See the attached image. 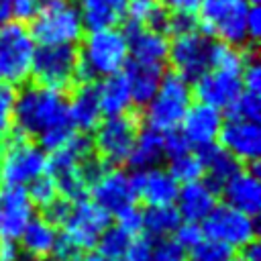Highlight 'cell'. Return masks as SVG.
Wrapping results in <instances>:
<instances>
[{
    "label": "cell",
    "instance_id": "cell-50",
    "mask_svg": "<svg viewBox=\"0 0 261 261\" xmlns=\"http://www.w3.org/2000/svg\"><path fill=\"white\" fill-rule=\"evenodd\" d=\"M245 2H247L249 6H257V4H259V0H245Z\"/></svg>",
    "mask_w": 261,
    "mask_h": 261
},
{
    "label": "cell",
    "instance_id": "cell-8",
    "mask_svg": "<svg viewBox=\"0 0 261 261\" xmlns=\"http://www.w3.org/2000/svg\"><path fill=\"white\" fill-rule=\"evenodd\" d=\"M35 49L27 24L16 20L0 24V77L8 86H22L31 80Z\"/></svg>",
    "mask_w": 261,
    "mask_h": 261
},
{
    "label": "cell",
    "instance_id": "cell-40",
    "mask_svg": "<svg viewBox=\"0 0 261 261\" xmlns=\"http://www.w3.org/2000/svg\"><path fill=\"white\" fill-rule=\"evenodd\" d=\"M116 218V226L122 228L128 237H137L141 234V228H143V208H139L137 204L124 208L120 214L114 216Z\"/></svg>",
    "mask_w": 261,
    "mask_h": 261
},
{
    "label": "cell",
    "instance_id": "cell-38",
    "mask_svg": "<svg viewBox=\"0 0 261 261\" xmlns=\"http://www.w3.org/2000/svg\"><path fill=\"white\" fill-rule=\"evenodd\" d=\"M84 253L86 251L80 245H75L65 232H57L55 243H53V249H51L53 261H82L84 259Z\"/></svg>",
    "mask_w": 261,
    "mask_h": 261
},
{
    "label": "cell",
    "instance_id": "cell-39",
    "mask_svg": "<svg viewBox=\"0 0 261 261\" xmlns=\"http://www.w3.org/2000/svg\"><path fill=\"white\" fill-rule=\"evenodd\" d=\"M198 31V20L196 14L190 12H171L167 14V24H165V37H179L186 33Z\"/></svg>",
    "mask_w": 261,
    "mask_h": 261
},
{
    "label": "cell",
    "instance_id": "cell-33",
    "mask_svg": "<svg viewBox=\"0 0 261 261\" xmlns=\"http://www.w3.org/2000/svg\"><path fill=\"white\" fill-rule=\"evenodd\" d=\"M226 110H228V118L257 122L259 116H261V100H259V94H253V92H245L243 90L237 96V100Z\"/></svg>",
    "mask_w": 261,
    "mask_h": 261
},
{
    "label": "cell",
    "instance_id": "cell-13",
    "mask_svg": "<svg viewBox=\"0 0 261 261\" xmlns=\"http://www.w3.org/2000/svg\"><path fill=\"white\" fill-rule=\"evenodd\" d=\"M92 202L100 206L106 214L116 216L124 208L137 204L135 190L130 184V173L120 167H108L88 190Z\"/></svg>",
    "mask_w": 261,
    "mask_h": 261
},
{
    "label": "cell",
    "instance_id": "cell-7",
    "mask_svg": "<svg viewBox=\"0 0 261 261\" xmlns=\"http://www.w3.org/2000/svg\"><path fill=\"white\" fill-rule=\"evenodd\" d=\"M47 171V153L16 130L0 147V175L6 186H29Z\"/></svg>",
    "mask_w": 261,
    "mask_h": 261
},
{
    "label": "cell",
    "instance_id": "cell-12",
    "mask_svg": "<svg viewBox=\"0 0 261 261\" xmlns=\"http://www.w3.org/2000/svg\"><path fill=\"white\" fill-rule=\"evenodd\" d=\"M110 220L112 216L96 206L92 200H80L73 202L67 222L63 224V232L84 251H92L100 234L110 226Z\"/></svg>",
    "mask_w": 261,
    "mask_h": 261
},
{
    "label": "cell",
    "instance_id": "cell-36",
    "mask_svg": "<svg viewBox=\"0 0 261 261\" xmlns=\"http://www.w3.org/2000/svg\"><path fill=\"white\" fill-rule=\"evenodd\" d=\"M151 261H188V251L173 237L153 239Z\"/></svg>",
    "mask_w": 261,
    "mask_h": 261
},
{
    "label": "cell",
    "instance_id": "cell-30",
    "mask_svg": "<svg viewBox=\"0 0 261 261\" xmlns=\"http://www.w3.org/2000/svg\"><path fill=\"white\" fill-rule=\"evenodd\" d=\"M130 239H133V237H128L122 228H118V226L114 224V226H108V228L100 234V239H98V243H96L94 249H96L106 261L122 259L124 253H126V249H128V245H130Z\"/></svg>",
    "mask_w": 261,
    "mask_h": 261
},
{
    "label": "cell",
    "instance_id": "cell-23",
    "mask_svg": "<svg viewBox=\"0 0 261 261\" xmlns=\"http://www.w3.org/2000/svg\"><path fill=\"white\" fill-rule=\"evenodd\" d=\"M122 73L128 82L130 88V98H133V108L141 110L145 108L151 98L155 96L159 82L165 73L163 65H149V63H139L135 59H128L122 67Z\"/></svg>",
    "mask_w": 261,
    "mask_h": 261
},
{
    "label": "cell",
    "instance_id": "cell-14",
    "mask_svg": "<svg viewBox=\"0 0 261 261\" xmlns=\"http://www.w3.org/2000/svg\"><path fill=\"white\" fill-rule=\"evenodd\" d=\"M220 147L232 155L241 165H255L259 163L261 155V128L257 122L226 118L222 120L218 133Z\"/></svg>",
    "mask_w": 261,
    "mask_h": 261
},
{
    "label": "cell",
    "instance_id": "cell-43",
    "mask_svg": "<svg viewBox=\"0 0 261 261\" xmlns=\"http://www.w3.org/2000/svg\"><path fill=\"white\" fill-rule=\"evenodd\" d=\"M175 237V241L188 251V249H192L196 243H200L202 239H204V234H202V226L198 224V222H179V226L175 228V232H173Z\"/></svg>",
    "mask_w": 261,
    "mask_h": 261
},
{
    "label": "cell",
    "instance_id": "cell-10",
    "mask_svg": "<svg viewBox=\"0 0 261 261\" xmlns=\"http://www.w3.org/2000/svg\"><path fill=\"white\" fill-rule=\"evenodd\" d=\"M212 41L214 39L200 31L173 37L167 49V63L171 65V71L184 77L188 84L196 82L206 69H210Z\"/></svg>",
    "mask_w": 261,
    "mask_h": 261
},
{
    "label": "cell",
    "instance_id": "cell-3",
    "mask_svg": "<svg viewBox=\"0 0 261 261\" xmlns=\"http://www.w3.org/2000/svg\"><path fill=\"white\" fill-rule=\"evenodd\" d=\"M141 126H143V118H141V110L137 108L118 116H106L94 128V137H92L94 155L108 167H118L126 163V157L133 151Z\"/></svg>",
    "mask_w": 261,
    "mask_h": 261
},
{
    "label": "cell",
    "instance_id": "cell-46",
    "mask_svg": "<svg viewBox=\"0 0 261 261\" xmlns=\"http://www.w3.org/2000/svg\"><path fill=\"white\" fill-rule=\"evenodd\" d=\"M163 8L171 10V12H190V14H196L198 6L202 0H157Z\"/></svg>",
    "mask_w": 261,
    "mask_h": 261
},
{
    "label": "cell",
    "instance_id": "cell-5",
    "mask_svg": "<svg viewBox=\"0 0 261 261\" xmlns=\"http://www.w3.org/2000/svg\"><path fill=\"white\" fill-rule=\"evenodd\" d=\"M29 33L39 45H75L84 37L80 10L71 0H47L31 20Z\"/></svg>",
    "mask_w": 261,
    "mask_h": 261
},
{
    "label": "cell",
    "instance_id": "cell-47",
    "mask_svg": "<svg viewBox=\"0 0 261 261\" xmlns=\"http://www.w3.org/2000/svg\"><path fill=\"white\" fill-rule=\"evenodd\" d=\"M239 261H261V245L257 239L239 249Z\"/></svg>",
    "mask_w": 261,
    "mask_h": 261
},
{
    "label": "cell",
    "instance_id": "cell-41",
    "mask_svg": "<svg viewBox=\"0 0 261 261\" xmlns=\"http://www.w3.org/2000/svg\"><path fill=\"white\" fill-rule=\"evenodd\" d=\"M190 149H192V147H190V143L186 141V137L181 135L179 126L163 133V155H165L167 159H175V157L188 153Z\"/></svg>",
    "mask_w": 261,
    "mask_h": 261
},
{
    "label": "cell",
    "instance_id": "cell-18",
    "mask_svg": "<svg viewBox=\"0 0 261 261\" xmlns=\"http://www.w3.org/2000/svg\"><path fill=\"white\" fill-rule=\"evenodd\" d=\"M130 184L137 202L147 206H171L175 202L179 184L163 167H151L130 173Z\"/></svg>",
    "mask_w": 261,
    "mask_h": 261
},
{
    "label": "cell",
    "instance_id": "cell-16",
    "mask_svg": "<svg viewBox=\"0 0 261 261\" xmlns=\"http://www.w3.org/2000/svg\"><path fill=\"white\" fill-rule=\"evenodd\" d=\"M35 206L27 194V188L4 186L0 188V241L16 243L24 226L31 222Z\"/></svg>",
    "mask_w": 261,
    "mask_h": 261
},
{
    "label": "cell",
    "instance_id": "cell-27",
    "mask_svg": "<svg viewBox=\"0 0 261 261\" xmlns=\"http://www.w3.org/2000/svg\"><path fill=\"white\" fill-rule=\"evenodd\" d=\"M98 86V100H100V110L106 116H118L128 110H133V98H130V88L124 77V73H114L104 77Z\"/></svg>",
    "mask_w": 261,
    "mask_h": 261
},
{
    "label": "cell",
    "instance_id": "cell-52",
    "mask_svg": "<svg viewBox=\"0 0 261 261\" xmlns=\"http://www.w3.org/2000/svg\"><path fill=\"white\" fill-rule=\"evenodd\" d=\"M112 261H124V259H112Z\"/></svg>",
    "mask_w": 261,
    "mask_h": 261
},
{
    "label": "cell",
    "instance_id": "cell-49",
    "mask_svg": "<svg viewBox=\"0 0 261 261\" xmlns=\"http://www.w3.org/2000/svg\"><path fill=\"white\" fill-rule=\"evenodd\" d=\"M12 2H14V0H0V24H4V22L10 20V14H12Z\"/></svg>",
    "mask_w": 261,
    "mask_h": 261
},
{
    "label": "cell",
    "instance_id": "cell-4",
    "mask_svg": "<svg viewBox=\"0 0 261 261\" xmlns=\"http://www.w3.org/2000/svg\"><path fill=\"white\" fill-rule=\"evenodd\" d=\"M249 4L245 0H202L196 10L198 31L214 41L247 47V18Z\"/></svg>",
    "mask_w": 261,
    "mask_h": 261
},
{
    "label": "cell",
    "instance_id": "cell-42",
    "mask_svg": "<svg viewBox=\"0 0 261 261\" xmlns=\"http://www.w3.org/2000/svg\"><path fill=\"white\" fill-rule=\"evenodd\" d=\"M151 249H153V239L145 234H137L130 239V245L124 253V261H151Z\"/></svg>",
    "mask_w": 261,
    "mask_h": 261
},
{
    "label": "cell",
    "instance_id": "cell-15",
    "mask_svg": "<svg viewBox=\"0 0 261 261\" xmlns=\"http://www.w3.org/2000/svg\"><path fill=\"white\" fill-rule=\"evenodd\" d=\"M194 86H190L192 96L196 98V102L212 106L216 110L228 108L237 96L243 92V84H241V73L234 71H224V69H206L196 82H192Z\"/></svg>",
    "mask_w": 261,
    "mask_h": 261
},
{
    "label": "cell",
    "instance_id": "cell-22",
    "mask_svg": "<svg viewBox=\"0 0 261 261\" xmlns=\"http://www.w3.org/2000/svg\"><path fill=\"white\" fill-rule=\"evenodd\" d=\"M216 190L206 179L181 184L175 196V210L184 222H202L216 206Z\"/></svg>",
    "mask_w": 261,
    "mask_h": 261
},
{
    "label": "cell",
    "instance_id": "cell-2",
    "mask_svg": "<svg viewBox=\"0 0 261 261\" xmlns=\"http://www.w3.org/2000/svg\"><path fill=\"white\" fill-rule=\"evenodd\" d=\"M128 61V45L120 29L92 31L82 37L77 47V73L75 84L96 82L98 77H108L120 73Z\"/></svg>",
    "mask_w": 261,
    "mask_h": 261
},
{
    "label": "cell",
    "instance_id": "cell-28",
    "mask_svg": "<svg viewBox=\"0 0 261 261\" xmlns=\"http://www.w3.org/2000/svg\"><path fill=\"white\" fill-rule=\"evenodd\" d=\"M57 237V228L45 222L41 216L31 218V222L24 226V230L18 237L22 253H27L31 259H47L51 255L53 243Z\"/></svg>",
    "mask_w": 261,
    "mask_h": 261
},
{
    "label": "cell",
    "instance_id": "cell-1",
    "mask_svg": "<svg viewBox=\"0 0 261 261\" xmlns=\"http://www.w3.org/2000/svg\"><path fill=\"white\" fill-rule=\"evenodd\" d=\"M12 124L18 135L33 139L45 153L61 149L75 135L67 114V92L33 82L16 90Z\"/></svg>",
    "mask_w": 261,
    "mask_h": 261
},
{
    "label": "cell",
    "instance_id": "cell-29",
    "mask_svg": "<svg viewBox=\"0 0 261 261\" xmlns=\"http://www.w3.org/2000/svg\"><path fill=\"white\" fill-rule=\"evenodd\" d=\"M181 218L175 206H147L143 210V228L141 234L149 239H163L171 237L179 226Z\"/></svg>",
    "mask_w": 261,
    "mask_h": 261
},
{
    "label": "cell",
    "instance_id": "cell-48",
    "mask_svg": "<svg viewBox=\"0 0 261 261\" xmlns=\"http://www.w3.org/2000/svg\"><path fill=\"white\" fill-rule=\"evenodd\" d=\"M16 257H18V251L14 243L0 241V261H16Z\"/></svg>",
    "mask_w": 261,
    "mask_h": 261
},
{
    "label": "cell",
    "instance_id": "cell-26",
    "mask_svg": "<svg viewBox=\"0 0 261 261\" xmlns=\"http://www.w3.org/2000/svg\"><path fill=\"white\" fill-rule=\"evenodd\" d=\"M165 159L163 155V133L151 126H141L133 151L126 157V163L133 171L159 167V161Z\"/></svg>",
    "mask_w": 261,
    "mask_h": 261
},
{
    "label": "cell",
    "instance_id": "cell-20",
    "mask_svg": "<svg viewBox=\"0 0 261 261\" xmlns=\"http://www.w3.org/2000/svg\"><path fill=\"white\" fill-rule=\"evenodd\" d=\"M67 114L75 133H94V128L102 120L96 82L75 84L67 92Z\"/></svg>",
    "mask_w": 261,
    "mask_h": 261
},
{
    "label": "cell",
    "instance_id": "cell-9",
    "mask_svg": "<svg viewBox=\"0 0 261 261\" xmlns=\"http://www.w3.org/2000/svg\"><path fill=\"white\" fill-rule=\"evenodd\" d=\"M77 47L75 45H41L35 49L31 77L33 84L69 92L75 86Z\"/></svg>",
    "mask_w": 261,
    "mask_h": 261
},
{
    "label": "cell",
    "instance_id": "cell-32",
    "mask_svg": "<svg viewBox=\"0 0 261 261\" xmlns=\"http://www.w3.org/2000/svg\"><path fill=\"white\" fill-rule=\"evenodd\" d=\"M234 259V249L212 241V239H202L196 243L192 249H188V261H232Z\"/></svg>",
    "mask_w": 261,
    "mask_h": 261
},
{
    "label": "cell",
    "instance_id": "cell-25",
    "mask_svg": "<svg viewBox=\"0 0 261 261\" xmlns=\"http://www.w3.org/2000/svg\"><path fill=\"white\" fill-rule=\"evenodd\" d=\"M196 155L204 167V175H206V181L218 192L220 186L224 181H228L234 173H239L245 165H241L232 155H228L220 145L212 143V145H206V147H200L196 149Z\"/></svg>",
    "mask_w": 261,
    "mask_h": 261
},
{
    "label": "cell",
    "instance_id": "cell-17",
    "mask_svg": "<svg viewBox=\"0 0 261 261\" xmlns=\"http://www.w3.org/2000/svg\"><path fill=\"white\" fill-rule=\"evenodd\" d=\"M224 198V204L255 218L261 210V181H259V163L243 167L218 190Z\"/></svg>",
    "mask_w": 261,
    "mask_h": 261
},
{
    "label": "cell",
    "instance_id": "cell-19",
    "mask_svg": "<svg viewBox=\"0 0 261 261\" xmlns=\"http://www.w3.org/2000/svg\"><path fill=\"white\" fill-rule=\"evenodd\" d=\"M126 45H128V59H135L139 63L149 65H163L167 63V49L169 39L157 31H151L139 22L124 20V27L120 29Z\"/></svg>",
    "mask_w": 261,
    "mask_h": 261
},
{
    "label": "cell",
    "instance_id": "cell-34",
    "mask_svg": "<svg viewBox=\"0 0 261 261\" xmlns=\"http://www.w3.org/2000/svg\"><path fill=\"white\" fill-rule=\"evenodd\" d=\"M27 194H29V198H31L33 206H37L39 210H41V208H45L49 202H53V200L59 196L57 186H55V181L51 179V175H49L47 171L29 184Z\"/></svg>",
    "mask_w": 261,
    "mask_h": 261
},
{
    "label": "cell",
    "instance_id": "cell-21",
    "mask_svg": "<svg viewBox=\"0 0 261 261\" xmlns=\"http://www.w3.org/2000/svg\"><path fill=\"white\" fill-rule=\"evenodd\" d=\"M179 124H181L179 130L190 143V147L200 149V147L216 143L220 126H222V114L220 110L212 106L196 102V104H190Z\"/></svg>",
    "mask_w": 261,
    "mask_h": 261
},
{
    "label": "cell",
    "instance_id": "cell-37",
    "mask_svg": "<svg viewBox=\"0 0 261 261\" xmlns=\"http://www.w3.org/2000/svg\"><path fill=\"white\" fill-rule=\"evenodd\" d=\"M71 206H73V202L57 196L53 202H49L45 208H41V218L55 228H63V224L67 222V216L71 212Z\"/></svg>",
    "mask_w": 261,
    "mask_h": 261
},
{
    "label": "cell",
    "instance_id": "cell-54",
    "mask_svg": "<svg viewBox=\"0 0 261 261\" xmlns=\"http://www.w3.org/2000/svg\"><path fill=\"white\" fill-rule=\"evenodd\" d=\"M0 181H2V175H0Z\"/></svg>",
    "mask_w": 261,
    "mask_h": 261
},
{
    "label": "cell",
    "instance_id": "cell-44",
    "mask_svg": "<svg viewBox=\"0 0 261 261\" xmlns=\"http://www.w3.org/2000/svg\"><path fill=\"white\" fill-rule=\"evenodd\" d=\"M47 0H14L12 2V14H10V18H14L16 22L27 24V22H31L39 14V10H41V6Z\"/></svg>",
    "mask_w": 261,
    "mask_h": 261
},
{
    "label": "cell",
    "instance_id": "cell-45",
    "mask_svg": "<svg viewBox=\"0 0 261 261\" xmlns=\"http://www.w3.org/2000/svg\"><path fill=\"white\" fill-rule=\"evenodd\" d=\"M245 31H247V41H251V45H255L257 39L261 37V12H259V6H249L247 18H245Z\"/></svg>",
    "mask_w": 261,
    "mask_h": 261
},
{
    "label": "cell",
    "instance_id": "cell-53",
    "mask_svg": "<svg viewBox=\"0 0 261 261\" xmlns=\"http://www.w3.org/2000/svg\"><path fill=\"white\" fill-rule=\"evenodd\" d=\"M232 261H239V259H232Z\"/></svg>",
    "mask_w": 261,
    "mask_h": 261
},
{
    "label": "cell",
    "instance_id": "cell-6",
    "mask_svg": "<svg viewBox=\"0 0 261 261\" xmlns=\"http://www.w3.org/2000/svg\"><path fill=\"white\" fill-rule=\"evenodd\" d=\"M190 102H192L190 84L177 73L165 71L155 96L145 106V110H141V118L143 122H147V126L165 133L179 126L186 110L190 108Z\"/></svg>",
    "mask_w": 261,
    "mask_h": 261
},
{
    "label": "cell",
    "instance_id": "cell-11",
    "mask_svg": "<svg viewBox=\"0 0 261 261\" xmlns=\"http://www.w3.org/2000/svg\"><path fill=\"white\" fill-rule=\"evenodd\" d=\"M200 226H202V234L206 239L224 243V245L232 247L234 251L257 239L255 218H251L226 204H220V206L216 204L214 210L202 220Z\"/></svg>",
    "mask_w": 261,
    "mask_h": 261
},
{
    "label": "cell",
    "instance_id": "cell-35",
    "mask_svg": "<svg viewBox=\"0 0 261 261\" xmlns=\"http://www.w3.org/2000/svg\"><path fill=\"white\" fill-rule=\"evenodd\" d=\"M14 98H16V88L8 84H0V147L14 130V124H12Z\"/></svg>",
    "mask_w": 261,
    "mask_h": 261
},
{
    "label": "cell",
    "instance_id": "cell-51",
    "mask_svg": "<svg viewBox=\"0 0 261 261\" xmlns=\"http://www.w3.org/2000/svg\"><path fill=\"white\" fill-rule=\"evenodd\" d=\"M24 261H53V259H24Z\"/></svg>",
    "mask_w": 261,
    "mask_h": 261
},
{
    "label": "cell",
    "instance_id": "cell-24",
    "mask_svg": "<svg viewBox=\"0 0 261 261\" xmlns=\"http://www.w3.org/2000/svg\"><path fill=\"white\" fill-rule=\"evenodd\" d=\"M128 0H80V16L84 29L102 31V29H114L116 24L124 22L126 18Z\"/></svg>",
    "mask_w": 261,
    "mask_h": 261
},
{
    "label": "cell",
    "instance_id": "cell-31",
    "mask_svg": "<svg viewBox=\"0 0 261 261\" xmlns=\"http://www.w3.org/2000/svg\"><path fill=\"white\" fill-rule=\"evenodd\" d=\"M169 175L177 181V184H190V181H196V179H202L204 177V167L198 159L196 153L188 151L175 159H169Z\"/></svg>",
    "mask_w": 261,
    "mask_h": 261
}]
</instances>
